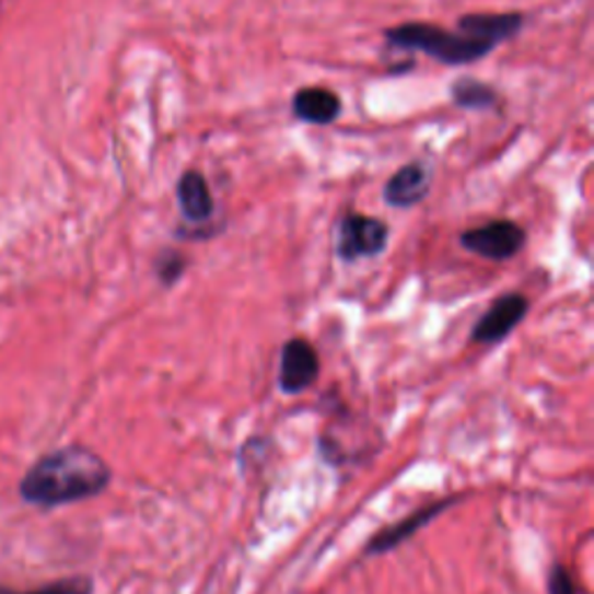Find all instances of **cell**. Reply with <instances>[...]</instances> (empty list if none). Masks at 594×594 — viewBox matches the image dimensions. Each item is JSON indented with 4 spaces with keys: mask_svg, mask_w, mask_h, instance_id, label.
<instances>
[{
    "mask_svg": "<svg viewBox=\"0 0 594 594\" xmlns=\"http://www.w3.org/2000/svg\"><path fill=\"white\" fill-rule=\"evenodd\" d=\"M428 172L420 163H409L405 167H399L391 182L386 184V190H383V198L391 207H414L420 200L428 196Z\"/></svg>",
    "mask_w": 594,
    "mask_h": 594,
    "instance_id": "10",
    "label": "cell"
},
{
    "mask_svg": "<svg viewBox=\"0 0 594 594\" xmlns=\"http://www.w3.org/2000/svg\"><path fill=\"white\" fill-rule=\"evenodd\" d=\"M455 502H457V497H453V500H442V502H434L430 506L418 509L416 513L407 515L405 521H399L393 527H386L383 532H378L374 539L365 546V552L368 555H381V552H388V550L397 548L399 544H405L407 539H411V536L418 529H423L426 525H430L436 519V515H442Z\"/></svg>",
    "mask_w": 594,
    "mask_h": 594,
    "instance_id": "7",
    "label": "cell"
},
{
    "mask_svg": "<svg viewBox=\"0 0 594 594\" xmlns=\"http://www.w3.org/2000/svg\"><path fill=\"white\" fill-rule=\"evenodd\" d=\"M321 365L318 353L306 339H289L281 349L279 388L283 395H300L314 386Z\"/></svg>",
    "mask_w": 594,
    "mask_h": 594,
    "instance_id": "6",
    "label": "cell"
},
{
    "mask_svg": "<svg viewBox=\"0 0 594 594\" xmlns=\"http://www.w3.org/2000/svg\"><path fill=\"white\" fill-rule=\"evenodd\" d=\"M459 244L467 252L488 260H509L523 252L525 230L513 221H492L488 225L467 230V233L459 235Z\"/></svg>",
    "mask_w": 594,
    "mask_h": 594,
    "instance_id": "4",
    "label": "cell"
},
{
    "mask_svg": "<svg viewBox=\"0 0 594 594\" xmlns=\"http://www.w3.org/2000/svg\"><path fill=\"white\" fill-rule=\"evenodd\" d=\"M184 270H186V258L179 252H163L156 260V275L163 286L177 283Z\"/></svg>",
    "mask_w": 594,
    "mask_h": 594,
    "instance_id": "14",
    "label": "cell"
},
{
    "mask_svg": "<svg viewBox=\"0 0 594 594\" xmlns=\"http://www.w3.org/2000/svg\"><path fill=\"white\" fill-rule=\"evenodd\" d=\"M391 230L381 219L347 214L339 223L337 256L347 263L378 256L388 246Z\"/></svg>",
    "mask_w": 594,
    "mask_h": 594,
    "instance_id": "3",
    "label": "cell"
},
{
    "mask_svg": "<svg viewBox=\"0 0 594 594\" xmlns=\"http://www.w3.org/2000/svg\"><path fill=\"white\" fill-rule=\"evenodd\" d=\"M339 112H341L339 95L328 89H321V86L302 89L293 98V114L300 121H306V124L328 126L339 117Z\"/></svg>",
    "mask_w": 594,
    "mask_h": 594,
    "instance_id": "11",
    "label": "cell"
},
{
    "mask_svg": "<svg viewBox=\"0 0 594 594\" xmlns=\"http://www.w3.org/2000/svg\"><path fill=\"white\" fill-rule=\"evenodd\" d=\"M0 594H93V581L89 576H72V579H63V581H56L45 587L26 590V592L0 585Z\"/></svg>",
    "mask_w": 594,
    "mask_h": 594,
    "instance_id": "13",
    "label": "cell"
},
{
    "mask_svg": "<svg viewBox=\"0 0 594 594\" xmlns=\"http://www.w3.org/2000/svg\"><path fill=\"white\" fill-rule=\"evenodd\" d=\"M388 43L401 49L426 51L446 66H465L484 59L494 47L465 33H451L432 24H405L386 31Z\"/></svg>",
    "mask_w": 594,
    "mask_h": 594,
    "instance_id": "2",
    "label": "cell"
},
{
    "mask_svg": "<svg viewBox=\"0 0 594 594\" xmlns=\"http://www.w3.org/2000/svg\"><path fill=\"white\" fill-rule=\"evenodd\" d=\"M529 300L523 293H506L497 298L490 310L476 321L471 330V341L476 343H497L504 341L519 325L525 321Z\"/></svg>",
    "mask_w": 594,
    "mask_h": 594,
    "instance_id": "5",
    "label": "cell"
},
{
    "mask_svg": "<svg viewBox=\"0 0 594 594\" xmlns=\"http://www.w3.org/2000/svg\"><path fill=\"white\" fill-rule=\"evenodd\" d=\"M109 481L112 469L98 453L66 446L37 459L19 484V494L33 506L56 509L98 497Z\"/></svg>",
    "mask_w": 594,
    "mask_h": 594,
    "instance_id": "1",
    "label": "cell"
},
{
    "mask_svg": "<svg viewBox=\"0 0 594 594\" xmlns=\"http://www.w3.org/2000/svg\"><path fill=\"white\" fill-rule=\"evenodd\" d=\"M548 594H576L569 571L562 564H555L548 576Z\"/></svg>",
    "mask_w": 594,
    "mask_h": 594,
    "instance_id": "15",
    "label": "cell"
},
{
    "mask_svg": "<svg viewBox=\"0 0 594 594\" xmlns=\"http://www.w3.org/2000/svg\"><path fill=\"white\" fill-rule=\"evenodd\" d=\"M459 31L492 47L509 40L523 26L521 14H467L459 19Z\"/></svg>",
    "mask_w": 594,
    "mask_h": 594,
    "instance_id": "8",
    "label": "cell"
},
{
    "mask_svg": "<svg viewBox=\"0 0 594 594\" xmlns=\"http://www.w3.org/2000/svg\"><path fill=\"white\" fill-rule=\"evenodd\" d=\"M455 105L465 107V109H488L497 105V93L492 86L471 80V77H465V80H457L451 89Z\"/></svg>",
    "mask_w": 594,
    "mask_h": 594,
    "instance_id": "12",
    "label": "cell"
},
{
    "mask_svg": "<svg viewBox=\"0 0 594 594\" xmlns=\"http://www.w3.org/2000/svg\"><path fill=\"white\" fill-rule=\"evenodd\" d=\"M177 200L184 219L190 223H205L214 214V198L205 177L196 170H188L177 184Z\"/></svg>",
    "mask_w": 594,
    "mask_h": 594,
    "instance_id": "9",
    "label": "cell"
}]
</instances>
